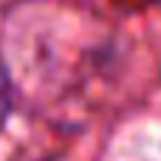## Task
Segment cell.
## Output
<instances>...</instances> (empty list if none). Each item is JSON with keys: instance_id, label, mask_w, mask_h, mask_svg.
I'll list each match as a JSON object with an SVG mask.
<instances>
[{"instance_id": "1", "label": "cell", "mask_w": 161, "mask_h": 161, "mask_svg": "<svg viewBox=\"0 0 161 161\" xmlns=\"http://www.w3.org/2000/svg\"><path fill=\"white\" fill-rule=\"evenodd\" d=\"M8 96H11V88H8V76L0 65V127H3V119L8 113Z\"/></svg>"}]
</instances>
